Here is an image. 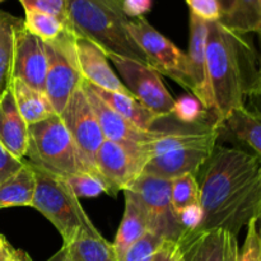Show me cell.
<instances>
[{"instance_id":"cell-27","label":"cell","mask_w":261,"mask_h":261,"mask_svg":"<svg viewBox=\"0 0 261 261\" xmlns=\"http://www.w3.org/2000/svg\"><path fill=\"white\" fill-rule=\"evenodd\" d=\"M24 13L25 17L23 19L24 27L27 28L28 32L32 33L43 42L56 40L64 31L70 28L63 20L51 14L37 12V10H24Z\"/></svg>"},{"instance_id":"cell-29","label":"cell","mask_w":261,"mask_h":261,"mask_svg":"<svg viewBox=\"0 0 261 261\" xmlns=\"http://www.w3.org/2000/svg\"><path fill=\"white\" fill-rule=\"evenodd\" d=\"M76 198H96L101 194H110V188L101 175L94 172H79L64 177Z\"/></svg>"},{"instance_id":"cell-40","label":"cell","mask_w":261,"mask_h":261,"mask_svg":"<svg viewBox=\"0 0 261 261\" xmlns=\"http://www.w3.org/2000/svg\"><path fill=\"white\" fill-rule=\"evenodd\" d=\"M234 3H236V0H218V4H219V7H221L222 18H224V17H227V15L231 14V12L233 10V8H234Z\"/></svg>"},{"instance_id":"cell-44","label":"cell","mask_w":261,"mask_h":261,"mask_svg":"<svg viewBox=\"0 0 261 261\" xmlns=\"http://www.w3.org/2000/svg\"><path fill=\"white\" fill-rule=\"evenodd\" d=\"M237 255H239V244H234L231 252H229L228 261H237Z\"/></svg>"},{"instance_id":"cell-42","label":"cell","mask_w":261,"mask_h":261,"mask_svg":"<svg viewBox=\"0 0 261 261\" xmlns=\"http://www.w3.org/2000/svg\"><path fill=\"white\" fill-rule=\"evenodd\" d=\"M47 261H74V260L69 256L68 251H66L64 247H61V249L59 250L54 256H51Z\"/></svg>"},{"instance_id":"cell-22","label":"cell","mask_w":261,"mask_h":261,"mask_svg":"<svg viewBox=\"0 0 261 261\" xmlns=\"http://www.w3.org/2000/svg\"><path fill=\"white\" fill-rule=\"evenodd\" d=\"M35 189V171L31 163L24 162L23 167L0 182V209L32 206Z\"/></svg>"},{"instance_id":"cell-33","label":"cell","mask_w":261,"mask_h":261,"mask_svg":"<svg viewBox=\"0 0 261 261\" xmlns=\"http://www.w3.org/2000/svg\"><path fill=\"white\" fill-rule=\"evenodd\" d=\"M246 227V237L242 247L239 249L237 261H261V241L256 218L251 219Z\"/></svg>"},{"instance_id":"cell-6","label":"cell","mask_w":261,"mask_h":261,"mask_svg":"<svg viewBox=\"0 0 261 261\" xmlns=\"http://www.w3.org/2000/svg\"><path fill=\"white\" fill-rule=\"evenodd\" d=\"M28 133L30 139L25 157L32 166L60 177L86 171L93 172L87 166L60 115L55 114L30 125Z\"/></svg>"},{"instance_id":"cell-4","label":"cell","mask_w":261,"mask_h":261,"mask_svg":"<svg viewBox=\"0 0 261 261\" xmlns=\"http://www.w3.org/2000/svg\"><path fill=\"white\" fill-rule=\"evenodd\" d=\"M122 2L124 0H68L71 28L76 36L91 40L107 55L149 64L145 54L129 33L130 18L125 14Z\"/></svg>"},{"instance_id":"cell-41","label":"cell","mask_w":261,"mask_h":261,"mask_svg":"<svg viewBox=\"0 0 261 261\" xmlns=\"http://www.w3.org/2000/svg\"><path fill=\"white\" fill-rule=\"evenodd\" d=\"M7 261H32V260H31V257L28 256L24 251L13 249Z\"/></svg>"},{"instance_id":"cell-34","label":"cell","mask_w":261,"mask_h":261,"mask_svg":"<svg viewBox=\"0 0 261 261\" xmlns=\"http://www.w3.org/2000/svg\"><path fill=\"white\" fill-rule=\"evenodd\" d=\"M191 14L201 18L205 22L221 20L222 12L218 0H186Z\"/></svg>"},{"instance_id":"cell-30","label":"cell","mask_w":261,"mask_h":261,"mask_svg":"<svg viewBox=\"0 0 261 261\" xmlns=\"http://www.w3.org/2000/svg\"><path fill=\"white\" fill-rule=\"evenodd\" d=\"M206 112L209 111L194 94H185L175 99L172 115L182 124L190 125V126H200L203 125L200 124V120H203Z\"/></svg>"},{"instance_id":"cell-21","label":"cell","mask_w":261,"mask_h":261,"mask_svg":"<svg viewBox=\"0 0 261 261\" xmlns=\"http://www.w3.org/2000/svg\"><path fill=\"white\" fill-rule=\"evenodd\" d=\"M92 87H93L94 92L109 106H111L117 114L121 115L129 122H132L138 129L149 132V130L154 129V125L160 120H162V117L158 116L152 110L148 109L147 106H144L142 102L138 101L135 97L130 96V94L105 91V89H99L94 86Z\"/></svg>"},{"instance_id":"cell-7","label":"cell","mask_w":261,"mask_h":261,"mask_svg":"<svg viewBox=\"0 0 261 261\" xmlns=\"http://www.w3.org/2000/svg\"><path fill=\"white\" fill-rule=\"evenodd\" d=\"M75 36V32L68 28L56 40L43 42L47 54L45 93L58 115L83 83L76 58Z\"/></svg>"},{"instance_id":"cell-13","label":"cell","mask_w":261,"mask_h":261,"mask_svg":"<svg viewBox=\"0 0 261 261\" xmlns=\"http://www.w3.org/2000/svg\"><path fill=\"white\" fill-rule=\"evenodd\" d=\"M47 54L45 43L30 33L23 19L14 31L12 78H17L38 91L45 92Z\"/></svg>"},{"instance_id":"cell-32","label":"cell","mask_w":261,"mask_h":261,"mask_svg":"<svg viewBox=\"0 0 261 261\" xmlns=\"http://www.w3.org/2000/svg\"><path fill=\"white\" fill-rule=\"evenodd\" d=\"M162 241L163 239L158 237L157 234L148 232L144 237H142L127 250L121 261H152L155 250Z\"/></svg>"},{"instance_id":"cell-43","label":"cell","mask_w":261,"mask_h":261,"mask_svg":"<svg viewBox=\"0 0 261 261\" xmlns=\"http://www.w3.org/2000/svg\"><path fill=\"white\" fill-rule=\"evenodd\" d=\"M12 250L13 247L10 246L9 242H7V244L0 249V261H7L8 257H9L10 252H12Z\"/></svg>"},{"instance_id":"cell-25","label":"cell","mask_w":261,"mask_h":261,"mask_svg":"<svg viewBox=\"0 0 261 261\" xmlns=\"http://www.w3.org/2000/svg\"><path fill=\"white\" fill-rule=\"evenodd\" d=\"M63 247L74 261H120L112 244L103 236H82Z\"/></svg>"},{"instance_id":"cell-9","label":"cell","mask_w":261,"mask_h":261,"mask_svg":"<svg viewBox=\"0 0 261 261\" xmlns=\"http://www.w3.org/2000/svg\"><path fill=\"white\" fill-rule=\"evenodd\" d=\"M172 180L143 173L126 190L139 196L147 212L149 232L163 240L181 241L188 233L171 201Z\"/></svg>"},{"instance_id":"cell-23","label":"cell","mask_w":261,"mask_h":261,"mask_svg":"<svg viewBox=\"0 0 261 261\" xmlns=\"http://www.w3.org/2000/svg\"><path fill=\"white\" fill-rule=\"evenodd\" d=\"M223 126L249 145L261 160V112L250 111L244 106L234 110L223 122Z\"/></svg>"},{"instance_id":"cell-17","label":"cell","mask_w":261,"mask_h":261,"mask_svg":"<svg viewBox=\"0 0 261 261\" xmlns=\"http://www.w3.org/2000/svg\"><path fill=\"white\" fill-rule=\"evenodd\" d=\"M184 261H228L237 237L221 228L190 231L181 240Z\"/></svg>"},{"instance_id":"cell-15","label":"cell","mask_w":261,"mask_h":261,"mask_svg":"<svg viewBox=\"0 0 261 261\" xmlns=\"http://www.w3.org/2000/svg\"><path fill=\"white\" fill-rule=\"evenodd\" d=\"M75 50L79 70L84 82L99 89L132 96L129 89L110 66L107 54L98 45L88 38L75 36Z\"/></svg>"},{"instance_id":"cell-31","label":"cell","mask_w":261,"mask_h":261,"mask_svg":"<svg viewBox=\"0 0 261 261\" xmlns=\"http://www.w3.org/2000/svg\"><path fill=\"white\" fill-rule=\"evenodd\" d=\"M19 2L24 10H37V12L51 14L63 20L68 27L71 28L68 15V0H19Z\"/></svg>"},{"instance_id":"cell-2","label":"cell","mask_w":261,"mask_h":261,"mask_svg":"<svg viewBox=\"0 0 261 261\" xmlns=\"http://www.w3.org/2000/svg\"><path fill=\"white\" fill-rule=\"evenodd\" d=\"M247 48L241 35L224 27L219 20L208 22L206 68L216 122L223 127L227 117L245 106L249 83L245 79L242 59Z\"/></svg>"},{"instance_id":"cell-3","label":"cell","mask_w":261,"mask_h":261,"mask_svg":"<svg viewBox=\"0 0 261 261\" xmlns=\"http://www.w3.org/2000/svg\"><path fill=\"white\" fill-rule=\"evenodd\" d=\"M221 127L212 122L189 129H161L160 137L140 148L147 157L143 173L166 180L196 176L213 153Z\"/></svg>"},{"instance_id":"cell-46","label":"cell","mask_w":261,"mask_h":261,"mask_svg":"<svg viewBox=\"0 0 261 261\" xmlns=\"http://www.w3.org/2000/svg\"><path fill=\"white\" fill-rule=\"evenodd\" d=\"M7 242H8V241L4 239V236H2V234H0V249H2V247L4 246V245L7 244Z\"/></svg>"},{"instance_id":"cell-14","label":"cell","mask_w":261,"mask_h":261,"mask_svg":"<svg viewBox=\"0 0 261 261\" xmlns=\"http://www.w3.org/2000/svg\"><path fill=\"white\" fill-rule=\"evenodd\" d=\"M82 86H83L89 103H91L92 109L96 114L105 139L112 140V142L133 148V149H140L143 145L153 142L155 138L160 137L161 129H153L149 132L138 129L132 122H129L121 115L117 114L111 106H109L94 92L91 84L83 81Z\"/></svg>"},{"instance_id":"cell-1","label":"cell","mask_w":261,"mask_h":261,"mask_svg":"<svg viewBox=\"0 0 261 261\" xmlns=\"http://www.w3.org/2000/svg\"><path fill=\"white\" fill-rule=\"evenodd\" d=\"M199 189L204 218L196 231L221 228L237 237L261 212V160L216 145L201 168Z\"/></svg>"},{"instance_id":"cell-18","label":"cell","mask_w":261,"mask_h":261,"mask_svg":"<svg viewBox=\"0 0 261 261\" xmlns=\"http://www.w3.org/2000/svg\"><path fill=\"white\" fill-rule=\"evenodd\" d=\"M28 139V125L18 111L12 91L8 88L0 96V144L13 157L23 161L27 154Z\"/></svg>"},{"instance_id":"cell-45","label":"cell","mask_w":261,"mask_h":261,"mask_svg":"<svg viewBox=\"0 0 261 261\" xmlns=\"http://www.w3.org/2000/svg\"><path fill=\"white\" fill-rule=\"evenodd\" d=\"M256 224H257V231H259V236H260V241H261V212L256 218Z\"/></svg>"},{"instance_id":"cell-28","label":"cell","mask_w":261,"mask_h":261,"mask_svg":"<svg viewBox=\"0 0 261 261\" xmlns=\"http://www.w3.org/2000/svg\"><path fill=\"white\" fill-rule=\"evenodd\" d=\"M171 201L176 213L191 205L200 204V189L196 176L185 175L172 180Z\"/></svg>"},{"instance_id":"cell-19","label":"cell","mask_w":261,"mask_h":261,"mask_svg":"<svg viewBox=\"0 0 261 261\" xmlns=\"http://www.w3.org/2000/svg\"><path fill=\"white\" fill-rule=\"evenodd\" d=\"M125 196V209L121 223L117 229L112 246L121 261L127 250L149 232L147 212L139 196L130 190L122 191Z\"/></svg>"},{"instance_id":"cell-47","label":"cell","mask_w":261,"mask_h":261,"mask_svg":"<svg viewBox=\"0 0 261 261\" xmlns=\"http://www.w3.org/2000/svg\"><path fill=\"white\" fill-rule=\"evenodd\" d=\"M260 4H261V0H260ZM260 35H261V33H260Z\"/></svg>"},{"instance_id":"cell-35","label":"cell","mask_w":261,"mask_h":261,"mask_svg":"<svg viewBox=\"0 0 261 261\" xmlns=\"http://www.w3.org/2000/svg\"><path fill=\"white\" fill-rule=\"evenodd\" d=\"M152 261H184V251L180 241L163 240L153 255Z\"/></svg>"},{"instance_id":"cell-12","label":"cell","mask_w":261,"mask_h":261,"mask_svg":"<svg viewBox=\"0 0 261 261\" xmlns=\"http://www.w3.org/2000/svg\"><path fill=\"white\" fill-rule=\"evenodd\" d=\"M147 157L140 149L105 139L97 152L96 167L110 188L112 196L124 191L144 172Z\"/></svg>"},{"instance_id":"cell-24","label":"cell","mask_w":261,"mask_h":261,"mask_svg":"<svg viewBox=\"0 0 261 261\" xmlns=\"http://www.w3.org/2000/svg\"><path fill=\"white\" fill-rule=\"evenodd\" d=\"M22 18L0 10V96L9 88L12 79L14 31Z\"/></svg>"},{"instance_id":"cell-26","label":"cell","mask_w":261,"mask_h":261,"mask_svg":"<svg viewBox=\"0 0 261 261\" xmlns=\"http://www.w3.org/2000/svg\"><path fill=\"white\" fill-rule=\"evenodd\" d=\"M219 22L239 35L250 32L261 33L260 0H236L231 14Z\"/></svg>"},{"instance_id":"cell-10","label":"cell","mask_w":261,"mask_h":261,"mask_svg":"<svg viewBox=\"0 0 261 261\" xmlns=\"http://www.w3.org/2000/svg\"><path fill=\"white\" fill-rule=\"evenodd\" d=\"M133 97L162 119L172 115L175 98L166 88L161 74L149 64L116 55H107Z\"/></svg>"},{"instance_id":"cell-36","label":"cell","mask_w":261,"mask_h":261,"mask_svg":"<svg viewBox=\"0 0 261 261\" xmlns=\"http://www.w3.org/2000/svg\"><path fill=\"white\" fill-rule=\"evenodd\" d=\"M177 216L178 219H180V223L182 224V227L188 232L196 231L201 226L204 218V213L200 204L182 209L181 212H178Z\"/></svg>"},{"instance_id":"cell-39","label":"cell","mask_w":261,"mask_h":261,"mask_svg":"<svg viewBox=\"0 0 261 261\" xmlns=\"http://www.w3.org/2000/svg\"><path fill=\"white\" fill-rule=\"evenodd\" d=\"M250 96L254 97L255 99H257V105H259V111L261 112V55H260V65L259 69H257L256 73V78H255L254 83H252L251 88H250L249 93Z\"/></svg>"},{"instance_id":"cell-37","label":"cell","mask_w":261,"mask_h":261,"mask_svg":"<svg viewBox=\"0 0 261 261\" xmlns=\"http://www.w3.org/2000/svg\"><path fill=\"white\" fill-rule=\"evenodd\" d=\"M25 161L18 160V158L13 157L2 144H0V182L17 172L20 167H23Z\"/></svg>"},{"instance_id":"cell-48","label":"cell","mask_w":261,"mask_h":261,"mask_svg":"<svg viewBox=\"0 0 261 261\" xmlns=\"http://www.w3.org/2000/svg\"><path fill=\"white\" fill-rule=\"evenodd\" d=\"M0 2H3V0H0Z\"/></svg>"},{"instance_id":"cell-8","label":"cell","mask_w":261,"mask_h":261,"mask_svg":"<svg viewBox=\"0 0 261 261\" xmlns=\"http://www.w3.org/2000/svg\"><path fill=\"white\" fill-rule=\"evenodd\" d=\"M127 30L147 56L150 65L184 88L193 92L190 68L186 53L158 32L144 17L130 19Z\"/></svg>"},{"instance_id":"cell-38","label":"cell","mask_w":261,"mask_h":261,"mask_svg":"<svg viewBox=\"0 0 261 261\" xmlns=\"http://www.w3.org/2000/svg\"><path fill=\"white\" fill-rule=\"evenodd\" d=\"M153 0H124L122 8L124 12L130 19L143 17L145 13L152 9Z\"/></svg>"},{"instance_id":"cell-5","label":"cell","mask_w":261,"mask_h":261,"mask_svg":"<svg viewBox=\"0 0 261 261\" xmlns=\"http://www.w3.org/2000/svg\"><path fill=\"white\" fill-rule=\"evenodd\" d=\"M32 167L36 178L32 208L45 216L58 229L63 246H68L82 236H102L65 178Z\"/></svg>"},{"instance_id":"cell-11","label":"cell","mask_w":261,"mask_h":261,"mask_svg":"<svg viewBox=\"0 0 261 261\" xmlns=\"http://www.w3.org/2000/svg\"><path fill=\"white\" fill-rule=\"evenodd\" d=\"M59 115L81 150L87 166L91 171L98 173L96 157L102 143L105 142V137L83 86L74 92Z\"/></svg>"},{"instance_id":"cell-16","label":"cell","mask_w":261,"mask_h":261,"mask_svg":"<svg viewBox=\"0 0 261 261\" xmlns=\"http://www.w3.org/2000/svg\"><path fill=\"white\" fill-rule=\"evenodd\" d=\"M206 36L208 22L190 13V40L186 53L190 68L193 92L191 93L203 103V106L213 114V99L206 68Z\"/></svg>"},{"instance_id":"cell-20","label":"cell","mask_w":261,"mask_h":261,"mask_svg":"<svg viewBox=\"0 0 261 261\" xmlns=\"http://www.w3.org/2000/svg\"><path fill=\"white\" fill-rule=\"evenodd\" d=\"M9 88L14 97L18 111L28 126L56 114L45 92L32 88L17 78L10 79Z\"/></svg>"}]
</instances>
